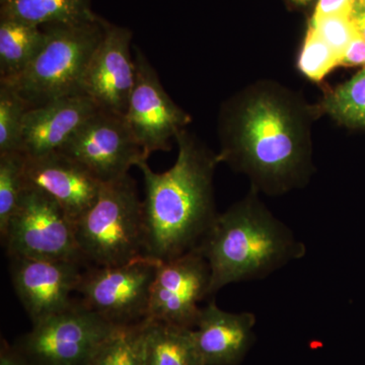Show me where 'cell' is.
I'll list each match as a JSON object with an SVG mask.
<instances>
[{
    "label": "cell",
    "instance_id": "6da1fadb",
    "mask_svg": "<svg viewBox=\"0 0 365 365\" xmlns=\"http://www.w3.org/2000/svg\"><path fill=\"white\" fill-rule=\"evenodd\" d=\"M312 108L279 86L258 85L223 106L220 163L245 173L253 188L280 194L306 182L312 172Z\"/></svg>",
    "mask_w": 365,
    "mask_h": 365
},
{
    "label": "cell",
    "instance_id": "7a4b0ae2",
    "mask_svg": "<svg viewBox=\"0 0 365 365\" xmlns=\"http://www.w3.org/2000/svg\"><path fill=\"white\" fill-rule=\"evenodd\" d=\"M176 140L177 160L167 172H153L148 160L137 165L145 188V255L157 261L197 248L218 215L212 187L217 155L186 129Z\"/></svg>",
    "mask_w": 365,
    "mask_h": 365
},
{
    "label": "cell",
    "instance_id": "3957f363",
    "mask_svg": "<svg viewBox=\"0 0 365 365\" xmlns=\"http://www.w3.org/2000/svg\"><path fill=\"white\" fill-rule=\"evenodd\" d=\"M197 248L210 267L209 294L230 283L266 277L306 254L304 245L269 212L254 188L216 216Z\"/></svg>",
    "mask_w": 365,
    "mask_h": 365
},
{
    "label": "cell",
    "instance_id": "277c9868",
    "mask_svg": "<svg viewBox=\"0 0 365 365\" xmlns=\"http://www.w3.org/2000/svg\"><path fill=\"white\" fill-rule=\"evenodd\" d=\"M98 18L71 25L45 26V41L35 58L11 85L31 108L57 98L83 95V76L105 35Z\"/></svg>",
    "mask_w": 365,
    "mask_h": 365
},
{
    "label": "cell",
    "instance_id": "5b68a950",
    "mask_svg": "<svg viewBox=\"0 0 365 365\" xmlns=\"http://www.w3.org/2000/svg\"><path fill=\"white\" fill-rule=\"evenodd\" d=\"M83 260L122 265L145 255L143 205L129 175L102 185L93 207L74 223Z\"/></svg>",
    "mask_w": 365,
    "mask_h": 365
},
{
    "label": "cell",
    "instance_id": "8992f818",
    "mask_svg": "<svg viewBox=\"0 0 365 365\" xmlns=\"http://www.w3.org/2000/svg\"><path fill=\"white\" fill-rule=\"evenodd\" d=\"M11 259L85 261L74 223L51 197L26 186L2 240Z\"/></svg>",
    "mask_w": 365,
    "mask_h": 365
},
{
    "label": "cell",
    "instance_id": "52a82bcc",
    "mask_svg": "<svg viewBox=\"0 0 365 365\" xmlns=\"http://www.w3.org/2000/svg\"><path fill=\"white\" fill-rule=\"evenodd\" d=\"M116 325L83 302L34 324L16 346L34 365H88Z\"/></svg>",
    "mask_w": 365,
    "mask_h": 365
},
{
    "label": "cell",
    "instance_id": "ba28073f",
    "mask_svg": "<svg viewBox=\"0 0 365 365\" xmlns=\"http://www.w3.org/2000/svg\"><path fill=\"white\" fill-rule=\"evenodd\" d=\"M158 263L144 256L122 265L96 266L83 273L76 292L86 307L114 325L141 323L148 319Z\"/></svg>",
    "mask_w": 365,
    "mask_h": 365
},
{
    "label": "cell",
    "instance_id": "9c48e42d",
    "mask_svg": "<svg viewBox=\"0 0 365 365\" xmlns=\"http://www.w3.org/2000/svg\"><path fill=\"white\" fill-rule=\"evenodd\" d=\"M105 184L148 160L123 115L98 109L59 150Z\"/></svg>",
    "mask_w": 365,
    "mask_h": 365
},
{
    "label": "cell",
    "instance_id": "30bf717a",
    "mask_svg": "<svg viewBox=\"0 0 365 365\" xmlns=\"http://www.w3.org/2000/svg\"><path fill=\"white\" fill-rule=\"evenodd\" d=\"M135 83L125 119L146 158L170 150V141L184 130L191 117L165 91L155 67L136 49Z\"/></svg>",
    "mask_w": 365,
    "mask_h": 365
},
{
    "label": "cell",
    "instance_id": "8fae6325",
    "mask_svg": "<svg viewBox=\"0 0 365 365\" xmlns=\"http://www.w3.org/2000/svg\"><path fill=\"white\" fill-rule=\"evenodd\" d=\"M210 280L208 262L198 248L160 261L146 319L195 329L201 314L198 304L209 294Z\"/></svg>",
    "mask_w": 365,
    "mask_h": 365
},
{
    "label": "cell",
    "instance_id": "7c38bea8",
    "mask_svg": "<svg viewBox=\"0 0 365 365\" xmlns=\"http://www.w3.org/2000/svg\"><path fill=\"white\" fill-rule=\"evenodd\" d=\"M132 33L107 23L104 37L83 76L81 91L98 109L123 115L134 83L135 63L130 52Z\"/></svg>",
    "mask_w": 365,
    "mask_h": 365
},
{
    "label": "cell",
    "instance_id": "4fadbf2b",
    "mask_svg": "<svg viewBox=\"0 0 365 365\" xmlns=\"http://www.w3.org/2000/svg\"><path fill=\"white\" fill-rule=\"evenodd\" d=\"M11 280L33 324L71 307L83 271L81 261L14 258Z\"/></svg>",
    "mask_w": 365,
    "mask_h": 365
},
{
    "label": "cell",
    "instance_id": "5bb4252c",
    "mask_svg": "<svg viewBox=\"0 0 365 365\" xmlns=\"http://www.w3.org/2000/svg\"><path fill=\"white\" fill-rule=\"evenodd\" d=\"M25 181L51 197L76 223L97 201L102 182L81 163L63 153L25 155Z\"/></svg>",
    "mask_w": 365,
    "mask_h": 365
},
{
    "label": "cell",
    "instance_id": "9a60e30c",
    "mask_svg": "<svg viewBox=\"0 0 365 365\" xmlns=\"http://www.w3.org/2000/svg\"><path fill=\"white\" fill-rule=\"evenodd\" d=\"M98 110L85 95L57 98L26 113L21 153L37 158L56 153Z\"/></svg>",
    "mask_w": 365,
    "mask_h": 365
},
{
    "label": "cell",
    "instance_id": "2e32d148",
    "mask_svg": "<svg viewBox=\"0 0 365 365\" xmlns=\"http://www.w3.org/2000/svg\"><path fill=\"white\" fill-rule=\"evenodd\" d=\"M255 324V314L227 313L215 302L201 309L194 337L203 365L241 364L253 343Z\"/></svg>",
    "mask_w": 365,
    "mask_h": 365
},
{
    "label": "cell",
    "instance_id": "e0dca14e",
    "mask_svg": "<svg viewBox=\"0 0 365 365\" xmlns=\"http://www.w3.org/2000/svg\"><path fill=\"white\" fill-rule=\"evenodd\" d=\"M4 20L33 26L71 25L96 20L90 0H0Z\"/></svg>",
    "mask_w": 365,
    "mask_h": 365
},
{
    "label": "cell",
    "instance_id": "ac0fdd59",
    "mask_svg": "<svg viewBox=\"0 0 365 365\" xmlns=\"http://www.w3.org/2000/svg\"><path fill=\"white\" fill-rule=\"evenodd\" d=\"M146 365H203L194 329L145 319Z\"/></svg>",
    "mask_w": 365,
    "mask_h": 365
},
{
    "label": "cell",
    "instance_id": "d6986e66",
    "mask_svg": "<svg viewBox=\"0 0 365 365\" xmlns=\"http://www.w3.org/2000/svg\"><path fill=\"white\" fill-rule=\"evenodd\" d=\"M41 26L0 21V85H11L30 66L45 41Z\"/></svg>",
    "mask_w": 365,
    "mask_h": 365
},
{
    "label": "cell",
    "instance_id": "ffe728a7",
    "mask_svg": "<svg viewBox=\"0 0 365 365\" xmlns=\"http://www.w3.org/2000/svg\"><path fill=\"white\" fill-rule=\"evenodd\" d=\"M145 321L117 326L98 346L88 365H146Z\"/></svg>",
    "mask_w": 365,
    "mask_h": 365
},
{
    "label": "cell",
    "instance_id": "44dd1931",
    "mask_svg": "<svg viewBox=\"0 0 365 365\" xmlns=\"http://www.w3.org/2000/svg\"><path fill=\"white\" fill-rule=\"evenodd\" d=\"M338 123L365 129V67L349 81L329 91L319 106Z\"/></svg>",
    "mask_w": 365,
    "mask_h": 365
},
{
    "label": "cell",
    "instance_id": "7402d4cb",
    "mask_svg": "<svg viewBox=\"0 0 365 365\" xmlns=\"http://www.w3.org/2000/svg\"><path fill=\"white\" fill-rule=\"evenodd\" d=\"M25 155L9 153L0 155V235L6 237L9 222L16 212L25 181Z\"/></svg>",
    "mask_w": 365,
    "mask_h": 365
},
{
    "label": "cell",
    "instance_id": "603a6c76",
    "mask_svg": "<svg viewBox=\"0 0 365 365\" xmlns=\"http://www.w3.org/2000/svg\"><path fill=\"white\" fill-rule=\"evenodd\" d=\"M28 109L13 88L0 85V155L21 153L24 120Z\"/></svg>",
    "mask_w": 365,
    "mask_h": 365
},
{
    "label": "cell",
    "instance_id": "cb8c5ba5",
    "mask_svg": "<svg viewBox=\"0 0 365 365\" xmlns=\"http://www.w3.org/2000/svg\"><path fill=\"white\" fill-rule=\"evenodd\" d=\"M339 55L309 26L297 62L299 71L311 81H321L339 66Z\"/></svg>",
    "mask_w": 365,
    "mask_h": 365
},
{
    "label": "cell",
    "instance_id": "d4e9b609",
    "mask_svg": "<svg viewBox=\"0 0 365 365\" xmlns=\"http://www.w3.org/2000/svg\"><path fill=\"white\" fill-rule=\"evenodd\" d=\"M309 26L314 29L339 57L359 33L354 16H331L312 19Z\"/></svg>",
    "mask_w": 365,
    "mask_h": 365
},
{
    "label": "cell",
    "instance_id": "484cf974",
    "mask_svg": "<svg viewBox=\"0 0 365 365\" xmlns=\"http://www.w3.org/2000/svg\"><path fill=\"white\" fill-rule=\"evenodd\" d=\"M359 11V0H318L312 19L331 16H355Z\"/></svg>",
    "mask_w": 365,
    "mask_h": 365
},
{
    "label": "cell",
    "instance_id": "4316f807",
    "mask_svg": "<svg viewBox=\"0 0 365 365\" xmlns=\"http://www.w3.org/2000/svg\"><path fill=\"white\" fill-rule=\"evenodd\" d=\"M339 66L365 67V42L359 33L341 54Z\"/></svg>",
    "mask_w": 365,
    "mask_h": 365
},
{
    "label": "cell",
    "instance_id": "83f0119b",
    "mask_svg": "<svg viewBox=\"0 0 365 365\" xmlns=\"http://www.w3.org/2000/svg\"><path fill=\"white\" fill-rule=\"evenodd\" d=\"M0 365H34L16 347L2 342Z\"/></svg>",
    "mask_w": 365,
    "mask_h": 365
},
{
    "label": "cell",
    "instance_id": "f1b7e54d",
    "mask_svg": "<svg viewBox=\"0 0 365 365\" xmlns=\"http://www.w3.org/2000/svg\"><path fill=\"white\" fill-rule=\"evenodd\" d=\"M357 32L365 42V11H359L354 16Z\"/></svg>",
    "mask_w": 365,
    "mask_h": 365
},
{
    "label": "cell",
    "instance_id": "f546056e",
    "mask_svg": "<svg viewBox=\"0 0 365 365\" xmlns=\"http://www.w3.org/2000/svg\"><path fill=\"white\" fill-rule=\"evenodd\" d=\"M290 1L294 2L297 6H309V4H312L314 0H290Z\"/></svg>",
    "mask_w": 365,
    "mask_h": 365
},
{
    "label": "cell",
    "instance_id": "4dcf8cb0",
    "mask_svg": "<svg viewBox=\"0 0 365 365\" xmlns=\"http://www.w3.org/2000/svg\"><path fill=\"white\" fill-rule=\"evenodd\" d=\"M360 11H365V0H359Z\"/></svg>",
    "mask_w": 365,
    "mask_h": 365
}]
</instances>
